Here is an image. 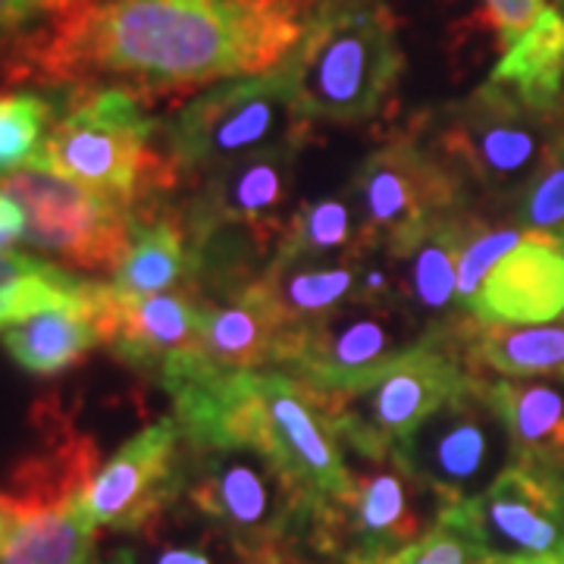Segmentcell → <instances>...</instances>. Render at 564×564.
I'll list each match as a JSON object with an SVG mask.
<instances>
[{"label":"cell","instance_id":"cell-36","mask_svg":"<svg viewBox=\"0 0 564 564\" xmlns=\"http://www.w3.org/2000/svg\"><path fill=\"white\" fill-rule=\"evenodd\" d=\"M242 564H311L302 552H276V555H258V558H245Z\"/></svg>","mask_w":564,"mask_h":564},{"label":"cell","instance_id":"cell-32","mask_svg":"<svg viewBox=\"0 0 564 564\" xmlns=\"http://www.w3.org/2000/svg\"><path fill=\"white\" fill-rule=\"evenodd\" d=\"M545 7V0H484V17L505 51L543 17Z\"/></svg>","mask_w":564,"mask_h":564},{"label":"cell","instance_id":"cell-34","mask_svg":"<svg viewBox=\"0 0 564 564\" xmlns=\"http://www.w3.org/2000/svg\"><path fill=\"white\" fill-rule=\"evenodd\" d=\"M25 239V214L7 192H0V251H10Z\"/></svg>","mask_w":564,"mask_h":564},{"label":"cell","instance_id":"cell-28","mask_svg":"<svg viewBox=\"0 0 564 564\" xmlns=\"http://www.w3.org/2000/svg\"><path fill=\"white\" fill-rule=\"evenodd\" d=\"M54 117V104L32 91L0 95V176L13 173L35 158L47 126Z\"/></svg>","mask_w":564,"mask_h":564},{"label":"cell","instance_id":"cell-37","mask_svg":"<svg viewBox=\"0 0 564 564\" xmlns=\"http://www.w3.org/2000/svg\"><path fill=\"white\" fill-rule=\"evenodd\" d=\"M7 530H10V514H7V505L0 502V545L7 540Z\"/></svg>","mask_w":564,"mask_h":564},{"label":"cell","instance_id":"cell-18","mask_svg":"<svg viewBox=\"0 0 564 564\" xmlns=\"http://www.w3.org/2000/svg\"><path fill=\"white\" fill-rule=\"evenodd\" d=\"M202 302V370L195 377H232L276 364L282 339L292 329L267 299L261 276L204 295Z\"/></svg>","mask_w":564,"mask_h":564},{"label":"cell","instance_id":"cell-2","mask_svg":"<svg viewBox=\"0 0 564 564\" xmlns=\"http://www.w3.org/2000/svg\"><path fill=\"white\" fill-rule=\"evenodd\" d=\"M166 395L185 443L258 445L302 486L314 508L343 496L351 484L329 399L282 370L192 377Z\"/></svg>","mask_w":564,"mask_h":564},{"label":"cell","instance_id":"cell-38","mask_svg":"<svg viewBox=\"0 0 564 564\" xmlns=\"http://www.w3.org/2000/svg\"><path fill=\"white\" fill-rule=\"evenodd\" d=\"M555 7H558V10H562V13H564V0H555Z\"/></svg>","mask_w":564,"mask_h":564},{"label":"cell","instance_id":"cell-35","mask_svg":"<svg viewBox=\"0 0 564 564\" xmlns=\"http://www.w3.org/2000/svg\"><path fill=\"white\" fill-rule=\"evenodd\" d=\"M35 261L39 258H25V254H17V251H0V299L7 295V289L20 280L22 273H29L35 267Z\"/></svg>","mask_w":564,"mask_h":564},{"label":"cell","instance_id":"cell-16","mask_svg":"<svg viewBox=\"0 0 564 564\" xmlns=\"http://www.w3.org/2000/svg\"><path fill=\"white\" fill-rule=\"evenodd\" d=\"M185 440L176 417L144 426L91 474L79 508L91 530L139 533L182 499Z\"/></svg>","mask_w":564,"mask_h":564},{"label":"cell","instance_id":"cell-25","mask_svg":"<svg viewBox=\"0 0 564 564\" xmlns=\"http://www.w3.org/2000/svg\"><path fill=\"white\" fill-rule=\"evenodd\" d=\"M95 314L98 307L95 311H85V307L47 311L32 321L0 329V343L22 370L39 373V377H54L76 367L91 348L101 345V329H98Z\"/></svg>","mask_w":564,"mask_h":564},{"label":"cell","instance_id":"cell-33","mask_svg":"<svg viewBox=\"0 0 564 564\" xmlns=\"http://www.w3.org/2000/svg\"><path fill=\"white\" fill-rule=\"evenodd\" d=\"M88 0H0V39L41 20H57Z\"/></svg>","mask_w":564,"mask_h":564},{"label":"cell","instance_id":"cell-24","mask_svg":"<svg viewBox=\"0 0 564 564\" xmlns=\"http://www.w3.org/2000/svg\"><path fill=\"white\" fill-rule=\"evenodd\" d=\"M489 82L543 113H564V13L545 7L540 20L505 47Z\"/></svg>","mask_w":564,"mask_h":564},{"label":"cell","instance_id":"cell-27","mask_svg":"<svg viewBox=\"0 0 564 564\" xmlns=\"http://www.w3.org/2000/svg\"><path fill=\"white\" fill-rule=\"evenodd\" d=\"M351 251H367L361 217L355 198L326 195L317 202H304L292 210L282 229V239L273 251L276 261H311V258H339ZM373 254V251H370Z\"/></svg>","mask_w":564,"mask_h":564},{"label":"cell","instance_id":"cell-30","mask_svg":"<svg viewBox=\"0 0 564 564\" xmlns=\"http://www.w3.org/2000/svg\"><path fill=\"white\" fill-rule=\"evenodd\" d=\"M521 239H524V232H518L511 226H489L480 217H474L470 232L464 239L462 261H458V307L464 314L470 311V304H474L480 285L489 276V270L502 261Z\"/></svg>","mask_w":564,"mask_h":564},{"label":"cell","instance_id":"cell-13","mask_svg":"<svg viewBox=\"0 0 564 564\" xmlns=\"http://www.w3.org/2000/svg\"><path fill=\"white\" fill-rule=\"evenodd\" d=\"M421 336L423 326L399 302L358 299L314 326L292 329L273 367L333 395L399 358Z\"/></svg>","mask_w":564,"mask_h":564},{"label":"cell","instance_id":"cell-11","mask_svg":"<svg viewBox=\"0 0 564 564\" xmlns=\"http://www.w3.org/2000/svg\"><path fill=\"white\" fill-rule=\"evenodd\" d=\"M395 455L440 508L480 496L508 464H514L489 380H474L436 408Z\"/></svg>","mask_w":564,"mask_h":564},{"label":"cell","instance_id":"cell-14","mask_svg":"<svg viewBox=\"0 0 564 564\" xmlns=\"http://www.w3.org/2000/svg\"><path fill=\"white\" fill-rule=\"evenodd\" d=\"M467 527L480 564H564V477L508 464L467 502L448 505Z\"/></svg>","mask_w":564,"mask_h":564},{"label":"cell","instance_id":"cell-5","mask_svg":"<svg viewBox=\"0 0 564 564\" xmlns=\"http://www.w3.org/2000/svg\"><path fill=\"white\" fill-rule=\"evenodd\" d=\"M182 499L220 530L242 558L302 552L314 502L258 445L185 443Z\"/></svg>","mask_w":564,"mask_h":564},{"label":"cell","instance_id":"cell-26","mask_svg":"<svg viewBox=\"0 0 564 564\" xmlns=\"http://www.w3.org/2000/svg\"><path fill=\"white\" fill-rule=\"evenodd\" d=\"M139 540L117 549L107 564H242L217 527L180 499L158 521L135 533Z\"/></svg>","mask_w":564,"mask_h":564},{"label":"cell","instance_id":"cell-19","mask_svg":"<svg viewBox=\"0 0 564 564\" xmlns=\"http://www.w3.org/2000/svg\"><path fill=\"white\" fill-rule=\"evenodd\" d=\"M480 323H549L564 314V236L524 232L489 270L467 311Z\"/></svg>","mask_w":564,"mask_h":564},{"label":"cell","instance_id":"cell-29","mask_svg":"<svg viewBox=\"0 0 564 564\" xmlns=\"http://www.w3.org/2000/svg\"><path fill=\"white\" fill-rule=\"evenodd\" d=\"M514 214L527 226V232L564 236V129L536 176L514 198Z\"/></svg>","mask_w":564,"mask_h":564},{"label":"cell","instance_id":"cell-10","mask_svg":"<svg viewBox=\"0 0 564 564\" xmlns=\"http://www.w3.org/2000/svg\"><path fill=\"white\" fill-rule=\"evenodd\" d=\"M367 251L383 254L417 236L426 223L470 207L467 182L426 144L417 122L380 144L348 185Z\"/></svg>","mask_w":564,"mask_h":564},{"label":"cell","instance_id":"cell-17","mask_svg":"<svg viewBox=\"0 0 564 564\" xmlns=\"http://www.w3.org/2000/svg\"><path fill=\"white\" fill-rule=\"evenodd\" d=\"M474 217L477 214H470V207L443 214L408 242L383 251L392 263V295L421 323L423 333L464 317L458 307V261Z\"/></svg>","mask_w":564,"mask_h":564},{"label":"cell","instance_id":"cell-3","mask_svg":"<svg viewBox=\"0 0 564 564\" xmlns=\"http://www.w3.org/2000/svg\"><path fill=\"white\" fill-rule=\"evenodd\" d=\"M280 73L304 120H373L404 73L399 20L386 0H314Z\"/></svg>","mask_w":564,"mask_h":564},{"label":"cell","instance_id":"cell-12","mask_svg":"<svg viewBox=\"0 0 564 564\" xmlns=\"http://www.w3.org/2000/svg\"><path fill=\"white\" fill-rule=\"evenodd\" d=\"M0 192L25 214V242L82 270H117L144 210L29 163L3 173Z\"/></svg>","mask_w":564,"mask_h":564},{"label":"cell","instance_id":"cell-20","mask_svg":"<svg viewBox=\"0 0 564 564\" xmlns=\"http://www.w3.org/2000/svg\"><path fill=\"white\" fill-rule=\"evenodd\" d=\"M367 258L370 251H351L339 258H311V261L270 258L261 273V285L282 323L289 329H304L361 299L367 267H370Z\"/></svg>","mask_w":564,"mask_h":564},{"label":"cell","instance_id":"cell-23","mask_svg":"<svg viewBox=\"0 0 564 564\" xmlns=\"http://www.w3.org/2000/svg\"><path fill=\"white\" fill-rule=\"evenodd\" d=\"M514 464L564 477V380H489Z\"/></svg>","mask_w":564,"mask_h":564},{"label":"cell","instance_id":"cell-15","mask_svg":"<svg viewBox=\"0 0 564 564\" xmlns=\"http://www.w3.org/2000/svg\"><path fill=\"white\" fill-rule=\"evenodd\" d=\"M95 321L101 345L163 392L202 370L204 302L195 292L126 295L107 282Z\"/></svg>","mask_w":564,"mask_h":564},{"label":"cell","instance_id":"cell-1","mask_svg":"<svg viewBox=\"0 0 564 564\" xmlns=\"http://www.w3.org/2000/svg\"><path fill=\"white\" fill-rule=\"evenodd\" d=\"M314 0H88L35 35L32 76L76 88L188 91L273 73Z\"/></svg>","mask_w":564,"mask_h":564},{"label":"cell","instance_id":"cell-22","mask_svg":"<svg viewBox=\"0 0 564 564\" xmlns=\"http://www.w3.org/2000/svg\"><path fill=\"white\" fill-rule=\"evenodd\" d=\"M464 348L470 370L486 380H564V326L480 323L467 314Z\"/></svg>","mask_w":564,"mask_h":564},{"label":"cell","instance_id":"cell-4","mask_svg":"<svg viewBox=\"0 0 564 564\" xmlns=\"http://www.w3.org/2000/svg\"><path fill=\"white\" fill-rule=\"evenodd\" d=\"M161 122L126 88H79L61 120L47 129L29 166L113 195L135 207L163 204L182 182L163 148Z\"/></svg>","mask_w":564,"mask_h":564},{"label":"cell","instance_id":"cell-8","mask_svg":"<svg viewBox=\"0 0 564 564\" xmlns=\"http://www.w3.org/2000/svg\"><path fill=\"white\" fill-rule=\"evenodd\" d=\"M311 129L314 122L304 120L276 66L263 76L210 85L182 104L161 126V148L180 182H192L261 151H302Z\"/></svg>","mask_w":564,"mask_h":564},{"label":"cell","instance_id":"cell-21","mask_svg":"<svg viewBox=\"0 0 564 564\" xmlns=\"http://www.w3.org/2000/svg\"><path fill=\"white\" fill-rule=\"evenodd\" d=\"M110 285L126 295H163L195 289V251L180 207L163 202L141 210L129 251L113 270Z\"/></svg>","mask_w":564,"mask_h":564},{"label":"cell","instance_id":"cell-7","mask_svg":"<svg viewBox=\"0 0 564 564\" xmlns=\"http://www.w3.org/2000/svg\"><path fill=\"white\" fill-rule=\"evenodd\" d=\"M414 122L467 188L514 202L562 135L564 113L533 110L508 88L486 82L462 101L421 113Z\"/></svg>","mask_w":564,"mask_h":564},{"label":"cell","instance_id":"cell-9","mask_svg":"<svg viewBox=\"0 0 564 564\" xmlns=\"http://www.w3.org/2000/svg\"><path fill=\"white\" fill-rule=\"evenodd\" d=\"M355 458L348 489L314 508L304 549L329 564H386L433 527L430 505H440L399 455Z\"/></svg>","mask_w":564,"mask_h":564},{"label":"cell","instance_id":"cell-31","mask_svg":"<svg viewBox=\"0 0 564 564\" xmlns=\"http://www.w3.org/2000/svg\"><path fill=\"white\" fill-rule=\"evenodd\" d=\"M386 564H480V552L455 508H443L433 527Z\"/></svg>","mask_w":564,"mask_h":564},{"label":"cell","instance_id":"cell-6","mask_svg":"<svg viewBox=\"0 0 564 564\" xmlns=\"http://www.w3.org/2000/svg\"><path fill=\"white\" fill-rule=\"evenodd\" d=\"M464 317L426 329L399 358L343 392H323L345 448L361 458L395 455L436 408L480 380L467 361Z\"/></svg>","mask_w":564,"mask_h":564}]
</instances>
